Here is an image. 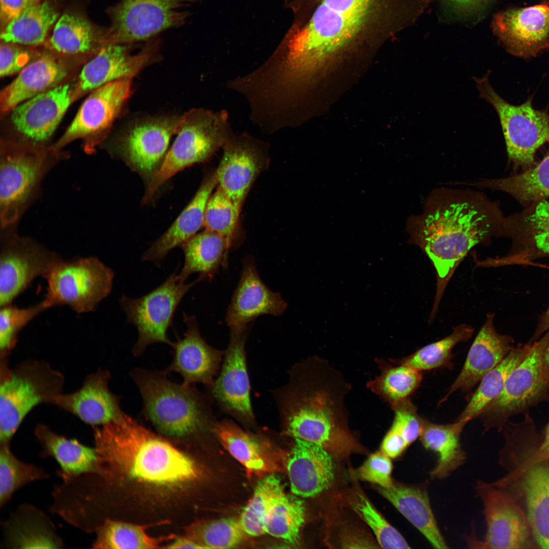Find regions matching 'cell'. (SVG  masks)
<instances>
[{"mask_svg":"<svg viewBox=\"0 0 549 549\" xmlns=\"http://www.w3.org/2000/svg\"><path fill=\"white\" fill-rule=\"evenodd\" d=\"M505 217L499 204L471 189L439 187L424 200L422 211L409 219L411 243L417 246L434 266L437 283L431 316L457 267L475 246L504 236Z\"/></svg>","mask_w":549,"mask_h":549,"instance_id":"obj_1","label":"cell"},{"mask_svg":"<svg viewBox=\"0 0 549 549\" xmlns=\"http://www.w3.org/2000/svg\"><path fill=\"white\" fill-rule=\"evenodd\" d=\"M92 428L97 451L94 469L74 480L76 491L85 499L126 479L175 488L193 482L199 475L189 456L126 413Z\"/></svg>","mask_w":549,"mask_h":549,"instance_id":"obj_2","label":"cell"},{"mask_svg":"<svg viewBox=\"0 0 549 549\" xmlns=\"http://www.w3.org/2000/svg\"><path fill=\"white\" fill-rule=\"evenodd\" d=\"M288 375L272 391L283 433L316 444L332 455L362 451L350 429L345 404L351 385L341 372L314 355L295 363Z\"/></svg>","mask_w":549,"mask_h":549,"instance_id":"obj_3","label":"cell"},{"mask_svg":"<svg viewBox=\"0 0 549 549\" xmlns=\"http://www.w3.org/2000/svg\"><path fill=\"white\" fill-rule=\"evenodd\" d=\"M376 2L320 0L310 17L292 26L267 59L276 82L287 90H308L321 70L359 35Z\"/></svg>","mask_w":549,"mask_h":549,"instance_id":"obj_4","label":"cell"},{"mask_svg":"<svg viewBox=\"0 0 549 549\" xmlns=\"http://www.w3.org/2000/svg\"><path fill=\"white\" fill-rule=\"evenodd\" d=\"M500 464L507 471L492 483L511 494L523 508L538 548H549V457L539 450L542 436L529 414L504 424Z\"/></svg>","mask_w":549,"mask_h":549,"instance_id":"obj_5","label":"cell"},{"mask_svg":"<svg viewBox=\"0 0 549 549\" xmlns=\"http://www.w3.org/2000/svg\"><path fill=\"white\" fill-rule=\"evenodd\" d=\"M167 374L141 368L132 371L143 416L160 434L176 440L215 435L218 420L209 398L193 385L172 381Z\"/></svg>","mask_w":549,"mask_h":549,"instance_id":"obj_6","label":"cell"},{"mask_svg":"<svg viewBox=\"0 0 549 549\" xmlns=\"http://www.w3.org/2000/svg\"><path fill=\"white\" fill-rule=\"evenodd\" d=\"M1 355L0 443H10L22 422L36 406L54 405L63 393L64 375L42 360L28 359L10 369Z\"/></svg>","mask_w":549,"mask_h":549,"instance_id":"obj_7","label":"cell"},{"mask_svg":"<svg viewBox=\"0 0 549 549\" xmlns=\"http://www.w3.org/2000/svg\"><path fill=\"white\" fill-rule=\"evenodd\" d=\"M225 110L194 108L181 115L177 137L163 163L152 175L144 197L147 202L178 172L210 158L234 134Z\"/></svg>","mask_w":549,"mask_h":549,"instance_id":"obj_8","label":"cell"},{"mask_svg":"<svg viewBox=\"0 0 549 549\" xmlns=\"http://www.w3.org/2000/svg\"><path fill=\"white\" fill-rule=\"evenodd\" d=\"M114 278L113 270L96 257L61 258L45 278L43 301L48 309L66 305L78 314L92 312L111 293Z\"/></svg>","mask_w":549,"mask_h":549,"instance_id":"obj_9","label":"cell"},{"mask_svg":"<svg viewBox=\"0 0 549 549\" xmlns=\"http://www.w3.org/2000/svg\"><path fill=\"white\" fill-rule=\"evenodd\" d=\"M57 151L4 147L0 159V221L12 227L36 198L42 180L56 164Z\"/></svg>","mask_w":549,"mask_h":549,"instance_id":"obj_10","label":"cell"},{"mask_svg":"<svg viewBox=\"0 0 549 549\" xmlns=\"http://www.w3.org/2000/svg\"><path fill=\"white\" fill-rule=\"evenodd\" d=\"M489 75L474 78L477 88L499 116L509 160L526 170L535 165L537 150L549 140V114L534 109L532 98L518 105L508 103L491 86Z\"/></svg>","mask_w":549,"mask_h":549,"instance_id":"obj_11","label":"cell"},{"mask_svg":"<svg viewBox=\"0 0 549 549\" xmlns=\"http://www.w3.org/2000/svg\"><path fill=\"white\" fill-rule=\"evenodd\" d=\"M548 345L549 330L532 343L529 353L511 372L501 392L479 414L484 433L494 428L501 432L511 416L547 398L549 383L543 376L542 368Z\"/></svg>","mask_w":549,"mask_h":549,"instance_id":"obj_12","label":"cell"},{"mask_svg":"<svg viewBox=\"0 0 549 549\" xmlns=\"http://www.w3.org/2000/svg\"><path fill=\"white\" fill-rule=\"evenodd\" d=\"M177 269L158 287L147 294L131 298L123 294L119 303L127 322L138 331V339L132 349L135 356L141 355L150 345L162 343L172 347L167 331L172 325L175 311L180 301L198 279L188 284L178 280Z\"/></svg>","mask_w":549,"mask_h":549,"instance_id":"obj_13","label":"cell"},{"mask_svg":"<svg viewBox=\"0 0 549 549\" xmlns=\"http://www.w3.org/2000/svg\"><path fill=\"white\" fill-rule=\"evenodd\" d=\"M192 0H119L109 13L112 25L108 43L147 41L187 20Z\"/></svg>","mask_w":549,"mask_h":549,"instance_id":"obj_14","label":"cell"},{"mask_svg":"<svg viewBox=\"0 0 549 549\" xmlns=\"http://www.w3.org/2000/svg\"><path fill=\"white\" fill-rule=\"evenodd\" d=\"M1 236L0 307L12 303L36 278H46L61 259L32 238L19 236L12 227Z\"/></svg>","mask_w":549,"mask_h":549,"instance_id":"obj_15","label":"cell"},{"mask_svg":"<svg viewBox=\"0 0 549 549\" xmlns=\"http://www.w3.org/2000/svg\"><path fill=\"white\" fill-rule=\"evenodd\" d=\"M476 491L486 525L483 547L538 548L523 508L511 494L482 480L477 482Z\"/></svg>","mask_w":549,"mask_h":549,"instance_id":"obj_16","label":"cell"},{"mask_svg":"<svg viewBox=\"0 0 549 549\" xmlns=\"http://www.w3.org/2000/svg\"><path fill=\"white\" fill-rule=\"evenodd\" d=\"M248 327L230 330L218 377L209 387L211 399L221 410L246 427H253L256 419L251 405L246 343Z\"/></svg>","mask_w":549,"mask_h":549,"instance_id":"obj_17","label":"cell"},{"mask_svg":"<svg viewBox=\"0 0 549 549\" xmlns=\"http://www.w3.org/2000/svg\"><path fill=\"white\" fill-rule=\"evenodd\" d=\"M216 173L219 187L241 209L258 176L269 163V145L248 132L234 134L222 148Z\"/></svg>","mask_w":549,"mask_h":549,"instance_id":"obj_18","label":"cell"},{"mask_svg":"<svg viewBox=\"0 0 549 549\" xmlns=\"http://www.w3.org/2000/svg\"><path fill=\"white\" fill-rule=\"evenodd\" d=\"M132 81V79H120L93 90L51 149L58 152L72 141L84 139L89 142L86 150H92V139L96 144V138L99 139L110 128L130 97Z\"/></svg>","mask_w":549,"mask_h":549,"instance_id":"obj_19","label":"cell"},{"mask_svg":"<svg viewBox=\"0 0 549 549\" xmlns=\"http://www.w3.org/2000/svg\"><path fill=\"white\" fill-rule=\"evenodd\" d=\"M504 236L512 241L509 253L481 260L482 267L527 264L549 256V202H536L505 217Z\"/></svg>","mask_w":549,"mask_h":549,"instance_id":"obj_20","label":"cell"},{"mask_svg":"<svg viewBox=\"0 0 549 549\" xmlns=\"http://www.w3.org/2000/svg\"><path fill=\"white\" fill-rule=\"evenodd\" d=\"M492 24L501 44L514 56L529 59L549 50V5L500 12Z\"/></svg>","mask_w":549,"mask_h":549,"instance_id":"obj_21","label":"cell"},{"mask_svg":"<svg viewBox=\"0 0 549 549\" xmlns=\"http://www.w3.org/2000/svg\"><path fill=\"white\" fill-rule=\"evenodd\" d=\"M180 120L181 115L162 116L134 123L119 140V153L134 170L143 175H153L171 138L177 134Z\"/></svg>","mask_w":549,"mask_h":549,"instance_id":"obj_22","label":"cell"},{"mask_svg":"<svg viewBox=\"0 0 549 549\" xmlns=\"http://www.w3.org/2000/svg\"><path fill=\"white\" fill-rule=\"evenodd\" d=\"M130 44L109 43L83 67L79 76L80 92L93 90L106 84L123 79H132L158 54L160 41L157 37L146 42L137 53H131Z\"/></svg>","mask_w":549,"mask_h":549,"instance_id":"obj_23","label":"cell"},{"mask_svg":"<svg viewBox=\"0 0 549 549\" xmlns=\"http://www.w3.org/2000/svg\"><path fill=\"white\" fill-rule=\"evenodd\" d=\"M287 306L280 293L271 291L263 283L253 257L246 256L226 313V322L230 329L246 328L250 322L263 315L280 316Z\"/></svg>","mask_w":549,"mask_h":549,"instance_id":"obj_24","label":"cell"},{"mask_svg":"<svg viewBox=\"0 0 549 549\" xmlns=\"http://www.w3.org/2000/svg\"><path fill=\"white\" fill-rule=\"evenodd\" d=\"M186 331L182 339L174 343L173 358L164 371L180 374L182 383H201L210 387L220 369L224 351L208 345L200 332L196 318L184 313Z\"/></svg>","mask_w":549,"mask_h":549,"instance_id":"obj_25","label":"cell"},{"mask_svg":"<svg viewBox=\"0 0 549 549\" xmlns=\"http://www.w3.org/2000/svg\"><path fill=\"white\" fill-rule=\"evenodd\" d=\"M110 378L109 371L100 369L87 375L77 391L58 395L54 405L92 427L118 419L125 413L120 407V397L109 388Z\"/></svg>","mask_w":549,"mask_h":549,"instance_id":"obj_26","label":"cell"},{"mask_svg":"<svg viewBox=\"0 0 549 549\" xmlns=\"http://www.w3.org/2000/svg\"><path fill=\"white\" fill-rule=\"evenodd\" d=\"M69 84L57 85L18 105L11 119L17 131L32 143L47 141L72 101Z\"/></svg>","mask_w":549,"mask_h":549,"instance_id":"obj_27","label":"cell"},{"mask_svg":"<svg viewBox=\"0 0 549 549\" xmlns=\"http://www.w3.org/2000/svg\"><path fill=\"white\" fill-rule=\"evenodd\" d=\"M494 316V314L486 315L485 321L471 345L461 372L439 405L458 390L470 392L514 348L511 337L501 334L495 329Z\"/></svg>","mask_w":549,"mask_h":549,"instance_id":"obj_28","label":"cell"},{"mask_svg":"<svg viewBox=\"0 0 549 549\" xmlns=\"http://www.w3.org/2000/svg\"><path fill=\"white\" fill-rule=\"evenodd\" d=\"M293 441L287 462L291 490L301 497H315L327 490L333 481L332 455L316 444Z\"/></svg>","mask_w":549,"mask_h":549,"instance_id":"obj_29","label":"cell"},{"mask_svg":"<svg viewBox=\"0 0 549 549\" xmlns=\"http://www.w3.org/2000/svg\"><path fill=\"white\" fill-rule=\"evenodd\" d=\"M218 184L216 171L204 179L195 195L170 228L142 255V260L160 266L169 252L181 246L203 227L206 203Z\"/></svg>","mask_w":549,"mask_h":549,"instance_id":"obj_30","label":"cell"},{"mask_svg":"<svg viewBox=\"0 0 549 549\" xmlns=\"http://www.w3.org/2000/svg\"><path fill=\"white\" fill-rule=\"evenodd\" d=\"M216 438L228 451L251 474H266L280 468L273 455L277 451L260 435L247 431L231 419L218 421Z\"/></svg>","mask_w":549,"mask_h":549,"instance_id":"obj_31","label":"cell"},{"mask_svg":"<svg viewBox=\"0 0 549 549\" xmlns=\"http://www.w3.org/2000/svg\"><path fill=\"white\" fill-rule=\"evenodd\" d=\"M377 488L434 548H448L433 511L426 483L410 485L393 482L388 487Z\"/></svg>","mask_w":549,"mask_h":549,"instance_id":"obj_32","label":"cell"},{"mask_svg":"<svg viewBox=\"0 0 549 549\" xmlns=\"http://www.w3.org/2000/svg\"><path fill=\"white\" fill-rule=\"evenodd\" d=\"M67 74L66 67L49 55L29 63L2 91L1 111H11L22 103L53 88Z\"/></svg>","mask_w":549,"mask_h":549,"instance_id":"obj_33","label":"cell"},{"mask_svg":"<svg viewBox=\"0 0 549 549\" xmlns=\"http://www.w3.org/2000/svg\"><path fill=\"white\" fill-rule=\"evenodd\" d=\"M7 547L60 548L64 545L54 524L34 506L23 504L4 524Z\"/></svg>","mask_w":549,"mask_h":549,"instance_id":"obj_34","label":"cell"},{"mask_svg":"<svg viewBox=\"0 0 549 549\" xmlns=\"http://www.w3.org/2000/svg\"><path fill=\"white\" fill-rule=\"evenodd\" d=\"M34 432L42 448L41 456L52 457L57 462L60 467L57 474L62 479L94 470L97 460L95 447L56 434L44 424H38Z\"/></svg>","mask_w":549,"mask_h":549,"instance_id":"obj_35","label":"cell"},{"mask_svg":"<svg viewBox=\"0 0 549 549\" xmlns=\"http://www.w3.org/2000/svg\"><path fill=\"white\" fill-rule=\"evenodd\" d=\"M181 247L185 256L184 266L177 274L185 283L192 274L198 273L199 281H211L221 265L227 264L230 249L226 239L220 235L205 230L197 233Z\"/></svg>","mask_w":549,"mask_h":549,"instance_id":"obj_36","label":"cell"},{"mask_svg":"<svg viewBox=\"0 0 549 549\" xmlns=\"http://www.w3.org/2000/svg\"><path fill=\"white\" fill-rule=\"evenodd\" d=\"M464 427L457 421L443 424L422 418L420 442L426 450L437 457V463L430 472L432 478L444 479L464 464L466 454L460 436Z\"/></svg>","mask_w":549,"mask_h":549,"instance_id":"obj_37","label":"cell"},{"mask_svg":"<svg viewBox=\"0 0 549 549\" xmlns=\"http://www.w3.org/2000/svg\"><path fill=\"white\" fill-rule=\"evenodd\" d=\"M468 186L505 192L526 207L549 198V152L532 168L500 178H484L468 182Z\"/></svg>","mask_w":549,"mask_h":549,"instance_id":"obj_38","label":"cell"},{"mask_svg":"<svg viewBox=\"0 0 549 549\" xmlns=\"http://www.w3.org/2000/svg\"><path fill=\"white\" fill-rule=\"evenodd\" d=\"M532 345L528 343L513 348L498 365L487 373L455 421L465 426L469 421L477 417L483 408L501 392L508 377L527 356Z\"/></svg>","mask_w":549,"mask_h":549,"instance_id":"obj_39","label":"cell"},{"mask_svg":"<svg viewBox=\"0 0 549 549\" xmlns=\"http://www.w3.org/2000/svg\"><path fill=\"white\" fill-rule=\"evenodd\" d=\"M380 374L367 383V387L390 406L410 397L423 379L421 371L389 360L375 358Z\"/></svg>","mask_w":549,"mask_h":549,"instance_id":"obj_40","label":"cell"},{"mask_svg":"<svg viewBox=\"0 0 549 549\" xmlns=\"http://www.w3.org/2000/svg\"><path fill=\"white\" fill-rule=\"evenodd\" d=\"M149 526L107 519L95 532L96 536L92 546L106 549L158 548L162 547L163 542L175 537L173 534L151 536L146 532Z\"/></svg>","mask_w":549,"mask_h":549,"instance_id":"obj_41","label":"cell"},{"mask_svg":"<svg viewBox=\"0 0 549 549\" xmlns=\"http://www.w3.org/2000/svg\"><path fill=\"white\" fill-rule=\"evenodd\" d=\"M57 16V12L49 3L40 2L27 9L7 24L1 33V40L10 44H41Z\"/></svg>","mask_w":549,"mask_h":549,"instance_id":"obj_42","label":"cell"},{"mask_svg":"<svg viewBox=\"0 0 549 549\" xmlns=\"http://www.w3.org/2000/svg\"><path fill=\"white\" fill-rule=\"evenodd\" d=\"M473 332L472 326L461 324L454 327L451 334L438 341L428 344L406 357L388 360L393 363L407 365L420 371L440 368L451 370L453 348L458 343L470 339Z\"/></svg>","mask_w":549,"mask_h":549,"instance_id":"obj_43","label":"cell"},{"mask_svg":"<svg viewBox=\"0 0 549 549\" xmlns=\"http://www.w3.org/2000/svg\"><path fill=\"white\" fill-rule=\"evenodd\" d=\"M284 493L280 480L269 475L257 484L252 499L243 509L239 521L248 535L256 536L265 533L267 516L280 496Z\"/></svg>","mask_w":549,"mask_h":549,"instance_id":"obj_44","label":"cell"},{"mask_svg":"<svg viewBox=\"0 0 549 549\" xmlns=\"http://www.w3.org/2000/svg\"><path fill=\"white\" fill-rule=\"evenodd\" d=\"M49 475L43 469L23 462L11 450L10 443H0V506H5L18 489L45 480Z\"/></svg>","mask_w":549,"mask_h":549,"instance_id":"obj_45","label":"cell"},{"mask_svg":"<svg viewBox=\"0 0 549 549\" xmlns=\"http://www.w3.org/2000/svg\"><path fill=\"white\" fill-rule=\"evenodd\" d=\"M304 502L284 492L272 508L264 525L265 533L296 545L305 521Z\"/></svg>","mask_w":549,"mask_h":549,"instance_id":"obj_46","label":"cell"},{"mask_svg":"<svg viewBox=\"0 0 549 549\" xmlns=\"http://www.w3.org/2000/svg\"><path fill=\"white\" fill-rule=\"evenodd\" d=\"M245 534L239 519L227 517L195 522L187 526L185 535L201 548H228L238 544Z\"/></svg>","mask_w":549,"mask_h":549,"instance_id":"obj_47","label":"cell"},{"mask_svg":"<svg viewBox=\"0 0 549 549\" xmlns=\"http://www.w3.org/2000/svg\"><path fill=\"white\" fill-rule=\"evenodd\" d=\"M95 40L94 30L87 20L67 13L56 23L50 43L52 47L59 52L77 54L89 51Z\"/></svg>","mask_w":549,"mask_h":549,"instance_id":"obj_48","label":"cell"},{"mask_svg":"<svg viewBox=\"0 0 549 549\" xmlns=\"http://www.w3.org/2000/svg\"><path fill=\"white\" fill-rule=\"evenodd\" d=\"M241 209L219 187L211 195L205 207L203 227L225 238L231 248L235 245L236 226Z\"/></svg>","mask_w":549,"mask_h":549,"instance_id":"obj_49","label":"cell"},{"mask_svg":"<svg viewBox=\"0 0 549 549\" xmlns=\"http://www.w3.org/2000/svg\"><path fill=\"white\" fill-rule=\"evenodd\" d=\"M348 503L371 529L381 547L410 548L402 535L385 520L363 494L356 493L350 498Z\"/></svg>","mask_w":549,"mask_h":549,"instance_id":"obj_50","label":"cell"},{"mask_svg":"<svg viewBox=\"0 0 549 549\" xmlns=\"http://www.w3.org/2000/svg\"><path fill=\"white\" fill-rule=\"evenodd\" d=\"M0 307V352L1 355H8L15 346L20 330L48 308L43 300L27 308H18L12 303Z\"/></svg>","mask_w":549,"mask_h":549,"instance_id":"obj_51","label":"cell"},{"mask_svg":"<svg viewBox=\"0 0 549 549\" xmlns=\"http://www.w3.org/2000/svg\"><path fill=\"white\" fill-rule=\"evenodd\" d=\"M390 407L394 415L391 426L409 446L420 437L423 418L418 414L417 408L410 397L400 400Z\"/></svg>","mask_w":549,"mask_h":549,"instance_id":"obj_52","label":"cell"},{"mask_svg":"<svg viewBox=\"0 0 549 549\" xmlns=\"http://www.w3.org/2000/svg\"><path fill=\"white\" fill-rule=\"evenodd\" d=\"M392 464L391 458L381 450L371 454L356 471L357 476L382 487L392 485Z\"/></svg>","mask_w":549,"mask_h":549,"instance_id":"obj_53","label":"cell"},{"mask_svg":"<svg viewBox=\"0 0 549 549\" xmlns=\"http://www.w3.org/2000/svg\"><path fill=\"white\" fill-rule=\"evenodd\" d=\"M0 48V76L6 77L19 72L29 63L28 52L5 43Z\"/></svg>","mask_w":549,"mask_h":549,"instance_id":"obj_54","label":"cell"},{"mask_svg":"<svg viewBox=\"0 0 549 549\" xmlns=\"http://www.w3.org/2000/svg\"><path fill=\"white\" fill-rule=\"evenodd\" d=\"M403 437L390 426L383 439L380 450L391 459L401 456L408 447Z\"/></svg>","mask_w":549,"mask_h":549,"instance_id":"obj_55","label":"cell"},{"mask_svg":"<svg viewBox=\"0 0 549 549\" xmlns=\"http://www.w3.org/2000/svg\"><path fill=\"white\" fill-rule=\"evenodd\" d=\"M1 21L6 25L29 7L41 0H0Z\"/></svg>","mask_w":549,"mask_h":549,"instance_id":"obj_56","label":"cell"},{"mask_svg":"<svg viewBox=\"0 0 549 549\" xmlns=\"http://www.w3.org/2000/svg\"><path fill=\"white\" fill-rule=\"evenodd\" d=\"M491 0H443L456 13L473 14L482 10Z\"/></svg>","mask_w":549,"mask_h":549,"instance_id":"obj_57","label":"cell"},{"mask_svg":"<svg viewBox=\"0 0 549 549\" xmlns=\"http://www.w3.org/2000/svg\"><path fill=\"white\" fill-rule=\"evenodd\" d=\"M549 330V307L541 315L537 327L529 343H533L540 339Z\"/></svg>","mask_w":549,"mask_h":549,"instance_id":"obj_58","label":"cell"},{"mask_svg":"<svg viewBox=\"0 0 549 549\" xmlns=\"http://www.w3.org/2000/svg\"><path fill=\"white\" fill-rule=\"evenodd\" d=\"M173 541L164 546L167 548H201L191 538L186 536L175 537Z\"/></svg>","mask_w":549,"mask_h":549,"instance_id":"obj_59","label":"cell"},{"mask_svg":"<svg viewBox=\"0 0 549 549\" xmlns=\"http://www.w3.org/2000/svg\"><path fill=\"white\" fill-rule=\"evenodd\" d=\"M539 450L542 454L549 457V423L545 429L539 446Z\"/></svg>","mask_w":549,"mask_h":549,"instance_id":"obj_60","label":"cell"},{"mask_svg":"<svg viewBox=\"0 0 549 549\" xmlns=\"http://www.w3.org/2000/svg\"><path fill=\"white\" fill-rule=\"evenodd\" d=\"M542 374L544 379L549 383V345L544 356Z\"/></svg>","mask_w":549,"mask_h":549,"instance_id":"obj_61","label":"cell"}]
</instances>
